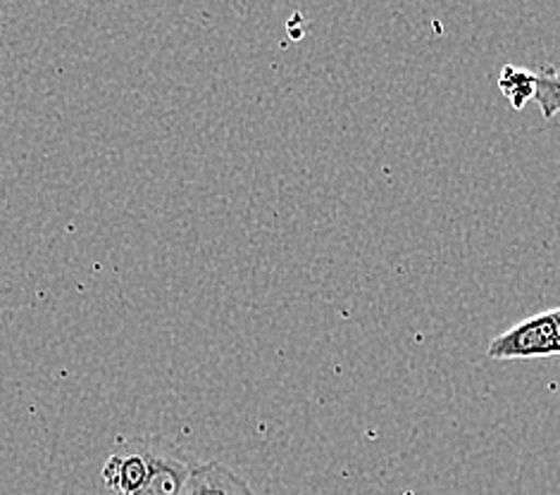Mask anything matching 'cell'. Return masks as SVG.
I'll list each match as a JSON object with an SVG mask.
<instances>
[{
	"label": "cell",
	"mask_w": 560,
	"mask_h": 495,
	"mask_svg": "<svg viewBox=\"0 0 560 495\" xmlns=\"http://www.w3.org/2000/svg\"><path fill=\"white\" fill-rule=\"evenodd\" d=\"M487 355L491 360H499V363L560 355V341L551 310L529 317L525 322H520L513 329L501 333V337L491 341Z\"/></svg>",
	"instance_id": "cell-1"
},
{
	"label": "cell",
	"mask_w": 560,
	"mask_h": 495,
	"mask_svg": "<svg viewBox=\"0 0 560 495\" xmlns=\"http://www.w3.org/2000/svg\"><path fill=\"white\" fill-rule=\"evenodd\" d=\"M141 444L149 455L151 474L139 495H179L198 462L167 438H141Z\"/></svg>",
	"instance_id": "cell-2"
},
{
	"label": "cell",
	"mask_w": 560,
	"mask_h": 495,
	"mask_svg": "<svg viewBox=\"0 0 560 495\" xmlns=\"http://www.w3.org/2000/svg\"><path fill=\"white\" fill-rule=\"evenodd\" d=\"M151 464L141 438L119 446L103 467V481L113 495H139L149 481Z\"/></svg>",
	"instance_id": "cell-3"
},
{
	"label": "cell",
	"mask_w": 560,
	"mask_h": 495,
	"mask_svg": "<svg viewBox=\"0 0 560 495\" xmlns=\"http://www.w3.org/2000/svg\"><path fill=\"white\" fill-rule=\"evenodd\" d=\"M179 495H253V488L222 462H198Z\"/></svg>",
	"instance_id": "cell-4"
},
{
	"label": "cell",
	"mask_w": 560,
	"mask_h": 495,
	"mask_svg": "<svg viewBox=\"0 0 560 495\" xmlns=\"http://www.w3.org/2000/svg\"><path fill=\"white\" fill-rule=\"evenodd\" d=\"M499 89L503 91V96L513 103V108L520 110L537 96V74H532L527 70H517V67L509 64L503 67Z\"/></svg>",
	"instance_id": "cell-5"
},
{
	"label": "cell",
	"mask_w": 560,
	"mask_h": 495,
	"mask_svg": "<svg viewBox=\"0 0 560 495\" xmlns=\"http://www.w3.org/2000/svg\"><path fill=\"white\" fill-rule=\"evenodd\" d=\"M544 117L560 115V74H537V96Z\"/></svg>",
	"instance_id": "cell-6"
},
{
	"label": "cell",
	"mask_w": 560,
	"mask_h": 495,
	"mask_svg": "<svg viewBox=\"0 0 560 495\" xmlns=\"http://www.w3.org/2000/svg\"><path fill=\"white\" fill-rule=\"evenodd\" d=\"M551 317H553L556 333H558V341H560V307H556V310H551Z\"/></svg>",
	"instance_id": "cell-7"
}]
</instances>
